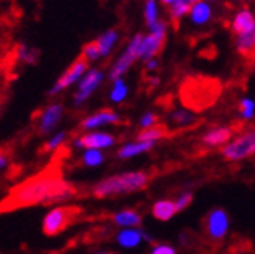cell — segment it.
<instances>
[{
    "instance_id": "1",
    "label": "cell",
    "mask_w": 255,
    "mask_h": 254,
    "mask_svg": "<svg viewBox=\"0 0 255 254\" xmlns=\"http://www.w3.org/2000/svg\"><path fill=\"white\" fill-rule=\"evenodd\" d=\"M76 189L62 178L56 166H48L42 172L16 184L2 200V212H12L39 205H56L75 197Z\"/></svg>"
},
{
    "instance_id": "2",
    "label": "cell",
    "mask_w": 255,
    "mask_h": 254,
    "mask_svg": "<svg viewBox=\"0 0 255 254\" xmlns=\"http://www.w3.org/2000/svg\"><path fill=\"white\" fill-rule=\"evenodd\" d=\"M221 94V83L212 77H187L179 87V98L185 108L191 111H204L210 108Z\"/></svg>"
},
{
    "instance_id": "3",
    "label": "cell",
    "mask_w": 255,
    "mask_h": 254,
    "mask_svg": "<svg viewBox=\"0 0 255 254\" xmlns=\"http://www.w3.org/2000/svg\"><path fill=\"white\" fill-rule=\"evenodd\" d=\"M149 175L146 172H125L109 176L94 186L92 195L95 198H109L123 194L142 190L149 184Z\"/></svg>"
},
{
    "instance_id": "4",
    "label": "cell",
    "mask_w": 255,
    "mask_h": 254,
    "mask_svg": "<svg viewBox=\"0 0 255 254\" xmlns=\"http://www.w3.org/2000/svg\"><path fill=\"white\" fill-rule=\"evenodd\" d=\"M81 209L76 206H58L50 209L42 222V233L45 236H58L62 231H66L70 225L76 222L80 217Z\"/></svg>"
},
{
    "instance_id": "5",
    "label": "cell",
    "mask_w": 255,
    "mask_h": 254,
    "mask_svg": "<svg viewBox=\"0 0 255 254\" xmlns=\"http://www.w3.org/2000/svg\"><path fill=\"white\" fill-rule=\"evenodd\" d=\"M221 155L226 161H243L255 155V126L241 131L235 139L221 148Z\"/></svg>"
},
{
    "instance_id": "6",
    "label": "cell",
    "mask_w": 255,
    "mask_h": 254,
    "mask_svg": "<svg viewBox=\"0 0 255 254\" xmlns=\"http://www.w3.org/2000/svg\"><path fill=\"white\" fill-rule=\"evenodd\" d=\"M165 37H167V23L159 20L154 27H151V33L143 36V41L138 50V58L145 61L154 59V56L162 52Z\"/></svg>"
},
{
    "instance_id": "7",
    "label": "cell",
    "mask_w": 255,
    "mask_h": 254,
    "mask_svg": "<svg viewBox=\"0 0 255 254\" xmlns=\"http://www.w3.org/2000/svg\"><path fill=\"white\" fill-rule=\"evenodd\" d=\"M229 225H231V220H229V215L224 209H212L207 215L206 220H204V231L206 234L218 242V240H223L229 231Z\"/></svg>"
},
{
    "instance_id": "8",
    "label": "cell",
    "mask_w": 255,
    "mask_h": 254,
    "mask_svg": "<svg viewBox=\"0 0 255 254\" xmlns=\"http://www.w3.org/2000/svg\"><path fill=\"white\" fill-rule=\"evenodd\" d=\"M142 41H143L142 34H135L132 39L129 41L126 50L123 52V55L117 59V62L114 64V67H112V70L109 73V78L112 81L120 80L122 75L134 64V61L138 58V50H140V44H142Z\"/></svg>"
},
{
    "instance_id": "9",
    "label": "cell",
    "mask_w": 255,
    "mask_h": 254,
    "mask_svg": "<svg viewBox=\"0 0 255 254\" xmlns=\"http://www.w3.org/2000/svg\"><path fill=\"white\" fill-rule=\"evenodd\" d=\"M87 67H89V61L84 58V56H78L76 58L72 64H70V67L64 72L61 77L58 78V81L55 83V86L50 89V95H56V94H59L61 91H64V89H67L69 86H72L75 81H78L83 75H84V72L87 70Z\"/></svg>"
},
{
    "instance_id": "10",
    "label": "cell",
    "mask_w": 255,
    "mask_h": 254,
    "mask_svg": "<svg viewBox=\"0 0 255 254\" xmlns=\"http://www.w3.org/2000/svg\"><path fill=\"white\" fill-rule=\"evenodd\" d=\"M101 81H103V72H101L100 69L89 70L83 77V80L78 86V91H76V94L73 97L75 106L83 105L84 101L95 92V89L101 84Z\"/></svg>"
},
{
    "instance_id": "11",
    "label": "cell",
    "mask_w": 255,
    "mask_h": 254,
    "mask_svg": "<svg viewBox=\"0 0 255 254\" xmlns=\"http://www.w3.org/2000/svg\"><path fill=\"white\" fill-rule=\"evenodd\" d=\"M114 144H116V137L109 133H100V131L86 133L80 137H76L73 141V145L76 148H86V150L111 148Z\"/></svg>"
},
{
    "instance_id": "12",
    "label": "cell",
    "mask_w": 255,
    "mask_h": 254,
    "mask_svg": "<svg viewBox=\"0 0 255 254\" xmlns=\"http://www.w3.org/2000/svg\"><path fill=\"white\" fill-rule=\"evenodd\" d=\"M120 123V116L117 112H114L112 109H101L97 111L92 116L86 117L81 122V128L83 130H97L100 126L105 125H117Z\"/></svg>"
},
{
    "instance_id": "13",
    "label": "cell",
    "mask_w": 255,
    "mask_h": 254,
    "mask_svg": "<svg viewBox=\"0 0 255 254\" xmlns=\"http://www.w3.org/2000/svg\"><path fill=\"white\" fill-rule=\"evenodd\" d=\"M62 106L59 103H52L48 105L42 112H41V117H39V123H37V130H39L41 134H48L52 131L55 126L61 122L62 117Z\"/></svg>"
},
{
    "instance_id": "14",
    "label": "cell",
    "mask_w": 255,
    "mask_h": 254,
    "mask_svg": "<svg viewBox=\"0 0 255 254\" xmlns=\"http://www.w3.org/2000/svg\"><path fill=\"white\" fill-rule=\"evenodd\" d=\"M232 136H234V130L231 126H215V128L209 130L201 137V142L210 148L224 147L231 142Z\"/></svg>"
},
{
    "instance_id": "15",
    "label": "cell",
    "mask_w": 255,
    "mask_h": 254,
    "mask_svg": "<svg viewBox=\"0 0 255 254\" xmlns=\"http://www.w3.org/2000/svg\"><path fill=\"white\" fill-rule=\"evenodd\" d=\"M255 28V16L249 9L240 11L232 20V30L237 36H243L251 33Z\"/></svg>"
},
{
    "instance_id": "16",
    "label": "cell",
    "mask_w": 255,
    "mask_h": 254,
    "mask_svg": "<svg viewBox=\"0 0 255 254\" xmlns=\"http://www.w3.org/2000/svg\"><path fill=\"white\" fill-rule=\"evenodd\" d=\"M152 217L160 222H168L174 217V214L177 212L176 201L173 200H159L152 205Z\"/></svg>"
},
{
    "instance_id": "17",
    "label": "cell",
    "mask_w": 255,
    "mask_h": 254,
    "mask_svg": "<svg viewBox=\"0 0 255 254\" xmlns=\"http://www.w3.org/2000/svg\"><path fill=\"white\" fill-rule=\"evenodd\" d=\"M112 222L120 228H138L142 225V215L134 209H123L112 215Z\"/></svg>"
},
{
    "instance_id": "18",
    "label": "cell",
    "mask_w": 255,
    "mask_h": 254,
    "mask_svg": "<svg viewBox=\"0 0 255 254\" xmlns=\"http://www.w3.org/2000/svg\"><path fill=\"white\" fill-rule=\"evenodd\" d=\"M198 2H201V0H173V3L170 6V19L174 27L179 25L182 16H185L187 12H191V9H193V6Z\"/></svg>"
},
{
    "instance_id": "19",
    "label": "cell",
    "mask_w": 255,
    "mask_h": 254,
    "mask_svg": "<svg viewBox=\"0 0 255 254\" xmlns=\"http://www.w3.org/2000/svg\"><path fill=\"white\" fill-rule=\"evenodd\" d=\"M235 45L240 55H243L245 58L249 59H255V28L248 34L237 36Z\"/></svg>"
},
{
    "instance_id": "20",
    "label": "cell",
    "mask_w": 255,
    "mask_h": 254,
    "mask_svg": "<svg viewBox=\"0 0 255 254\" xmlns=\"http://www.w3.org/2000/svg\"><path fill=\"white\" fill-rule=\"evenodd\" d=\"M156 142H131V144H126L123 145L120 150H119V153L117 156L120 159H129V158H134L137 155H142V153H146V151H149L152 147H154Z\"/></svg>"
},
{
    "instance_id": "21",
    "label": "cell",
    "mask_w": 255,
    "mask_h": 254,
    "mask_svg": "<svg viewBox=\"0 0 255 254\" xmlns=\"http://www.w3.org/2000/svg\"><path fill=\"white\" fill-rule=\"evenodd\" d=\"M168 136V128L167 125H156V126H151L148 130H142L137 134V141L138 142H157L160 139L167 137Z\"/></svg>"
},
{
    "instance_id": "22",
    "label": "cell",
    "mask_w": 255,
    "mask_h": 254,
    "mask_svg": "<svg viewBox=\"0 0 255 254\" xmlns=\"http://www.w3.org/2000/svg\"><path fill=\"white\" fill-rule=\"evenodd\" d=\"M117 244L123 248H134L137 247L140 242L143 240L142 231L138 230H132V228H128V230H123L117 234Z\"/></svg>"
},
{
    "instance_id": "23",
    "label": "cell",
    "mask_w": 255,
    "mask_h": 254,
    "mask_svg": "<svg viewBox=\"0 0 255 254\" xmlns=\"http://www.w3.org/2000/svg\"><path fill=\"white\" fill-rule=\"evenodd\" d=\"M117 39H119V33L116 30H108L106 33H103L98 37L97 42L100 47L101 56H108L111 53V50H112L114 44L117 42Z\"/></svg>"
},
{
    "instance_id": "24",
    "label": "cell",
    "mask_w": 255,
    "mask_h": 254,
    "mask_svg": "<svg viewBox=\"0 0 255 254\" xmlns=\"http://www.w3.org/2000/svg\"><path fill=\"white\" fill-rule=\"evenodd\" d=\"M210 16H212V9H210V6L207 3H204V2H198L193 6V9H191V12H190L191 20H193L196 25L209 22Z\"/></svg>"
},
{
    "instance_id": "25",
    "label": "cell",
    "mask_w": 255,
    "mask_h": 254,
    "mask_svg": "<svg viewBox=\"0 0 255 254\" xmlns=\"http://www.w3.org/2000/svg\"><path fill=\"white\" fill-rule=\"evenodd\" d=\"M170 122H173L176 126H188L191 123L196 122V117L193 116L191 112L188 111H182V109H177V111H173L170 114Z\"/></svg>"
},
{
    "instance_id": "26",
    "label": "cell",
    "mask_w": 255,
    "mask_h": 254,
    "mask_svg": "<svg viewBox=\"0 0 255 254\" xmlns=\"http://www.w3.org/2000/svg\"><path fill=\"white\" fill-rule=\"evenodd\" d=\"M105 156L100 150H86L83 155V164L87 167H97L100 164H103Z\"/></svg>"
},
{
    "instance_id": "27",
    "label": "cell",
    "mask_w": 255,
    "mask_h": 254,
    "mask_svg": "<svg viewBox=\"0 0 255 254\" xmlns=\"http://www.w3.org/2000/svg\"><path fill=\"white\" fill-rule=\"evenodd\" d=\"M17 59L27 62V64H34L37 61V52L30 47H27L25 44H19L17 45Z\"/></svg>"
},
{
    "instance_id": "28",
    "label": "cell",
    "mask_w": 255,
    "mask_h": 254,
    "mask_svg": "<svg viewBox=\"0 0 255 254\" xmlns=\"http://www.w3.org/2000/svg\"><path fill=\"white\" fill-rule=\"evenodd\" d=\"M128 95V87H126V83L120 78L117 81H114V87L111 91V100L114 103H120L123 101Z\"/></svg>"
},
{
    "instance_id": "29",
    "label": "cell",
    "mask_w": 255,
    "mask_h": 254,
    "mask_svg": "<svg viewBox=\"0 0 255 254\" xmlns=\"http://www.w3.org/2000/svg\"><path fill=\"white\" fill-rule=\"evenodd\" d=\"M255 116V101L251 98H243L240 101V117L243 120H251Z\"/></svg>"
},
{
    "instance_id": "30",
    "label": "cell",
    "mask_w": 255,
    "mask_h": 254,
    "mask_svg": "<svg viewBox=\"0 0 255 254\" xmlns=\"http://www.w3.org/2000/svg\"><path fill=\"white\" fill-rule=\"evenodd\" d=\"M145 19L148 27H154V25L159 22L157 20V6H156V0H146L145 3Z\"/></svg>"
},
{
    "instance_id": "31",
    "label": "cell",
    "mask_w": 255,
    "mask_h": 254,
    "mask_svg": "<svg viewBox=\"0 0 255 254\" xmlns=\"http://www.w3.org/2000/svg\"><path fill=\"white\" fill-rule=\"evenodd\" d=\"M66 137H67V134L64 133V131L56 133L52 139H48V141L45 142L42 151H45V153H48V151H56L64 142H66Z\"/></svg>"
},
{
    "instance_id": "32",
    "label": "cell",
    "mask_w": 255,
    "mask_h": 254,
    "mask_svg": "<svg viewBox=\"0 0 255 254\" xmlns=\"http://www.w3.org/2000/svg\"><path fill=\"white\" fill-rule=\"evenodd\" d=\"M81 56H84L87 61H97L100 56H101V52H100V47H98V42L97 41H92V42H87L84 47H83V52H81Z\"/></svg>"
},
{
    "instance_id": "33",
    "label": "cell",
    "mask_w": 255,
    "mask_h": 254,
    "mask_svg": "<svg viewBox=\"0 0 255 254\" xmlns=\"http://www.w3.org/2000/svg\"><path fill=\"white\" fill-rule=\"evenodd\" d=\"M138 125L142 130H148L151 126H156V125H159V116L154 112H146L142 116V119H140Z\"/></svg>"
},
{
    "instance_id": "34",
    "label": "cell",
    "mask_w": 255,
    "mask_h": 254,
    "mask_svg": "<svg viewBox=\"0 0 255 254\" xmlns=\"http://www.w3.org/2000/svg\"><path fill=\"white\" fill-rule=\"evenodd\" d=\"M191 201H193V194H191V192H184V194H181L179 197H177V200H176L177 212H181V211L187 209V208L191 205Z\"/></svg>"
},
{
    "instance_id": "35",
    "label": "cell",
    "mask_w": 255,
    "mask_h": 254,
    "mask_svg": "<svg viewBox=\"0 0 255 254\" xmlns=\"http://www.w3.org/2000/svg\"><path fill=\"white\" fill-rule=\"evenodd\" d=\"M151 254H176V250L170 245H156L151 250Z\"/></svg>"
},
{
    "instance_id": "36",
    "label": "cell",
    "mask_w": 255,
    "mask_h": 254,
    "mask_svg": "<svg viewBox=\"0 0 255 254\" xmlns=\"http://www.w3.org/2000/svg\"><path fill=\"white\" fill-rule=\"evenodd\" d=\"M157 67V61L156 59H149V61H146V69L148 70H154Z\"/></svg>"
},
{
    "instance_id": "37",
    "label": "cell",
    "mask_w": 255,
    "mask_h": 254,
    "mask_svg": "<svg viewBox=\"0 0 255 254\" xmlns=\"http://www.w3.org/2000/svg\"><path fill=\"white\" fill-rule=\"evenodd\" d=\"M8 166V156L3 153L2 156H0V167H2V169H5Z\"/></svg>"
},
{
    "instance_id": "38",
    "label": "cell",
    "mask_w": 255,
    "mask_h": 254,
    "mask_svg": "<svg viewBox=\"0 0 255 254\" xmlns=\"http://www.w3.org/2000/svg\"><path fill=\"white\" fill-rule=\"evenodd\" d=\"M162 3H163V5H170V6H171L173 0H162Z\"/></svg>"
},
{
    "instance_id": "39",
    "label": "cell",
    "mask_w": 255,
    "mask_h": 254,
    "mask_svg": "<svg viewBox=\"0 0 255 254\" xmlns=\"http://www.w3.org/2000/svg\"><path fill=\"white\" fill-rule=\"evenodd\" d=\"M97 254H108V253H97Z\"/></svg>"
}]
</instances>
